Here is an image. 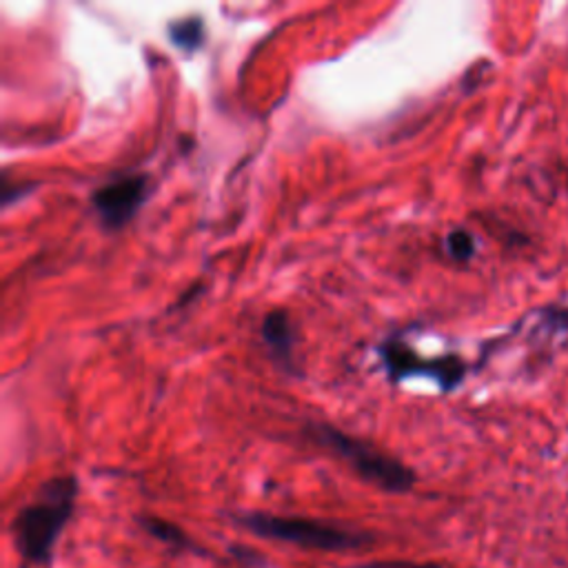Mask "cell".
Wrapping results in <instances>:
<instances>
[{
	"label": "cell",
	"instance_id": "obj_11",
	"mask_svg": "<svg viewBox=\"0 0 568 568\" xmlns=\"http://www.w3.org/2000/svg\"><path fill=\"white\" fill-rule=\"evenodd\" d=\"M544 324L552 331H568V307L564 309H548L544 313Z\"/></svg>",
	"mask_w": 568,
	"mask_h": 568
},
{
	"label": "cell",
	"instance_id": "obj_4",
	"mask_svg": "<svg viewBox=\"0 0 568 568\" xmlns=\"http://www.w3.org/2000/svg\"><path fill=\"white\" fill-rule=\"evenodd\" d=\"M389 378L400 380L409 375H428L433 378L444 391H453L462 380L466 364L457 355L435 358V360H420L417 353L400 340H386L380 349Z\"/></svg>",
	"mask_w": 568,
	"mask_h": 568
},
{
	"label": "cell",
	"instance_id": "obj_6",
	"mask_svg": "<svg viewBox=\"0 0 568 568\" xmlns=\"http://www.w3.org/2000/svg\"><path fill=\"white\" fill-rule=\"evenodd\" d=\"M262 340L273 360H278L285 369H291L293 358V329L289 313L285 309H276L262 320Z\"/></svg>",
	"mask_w": 568,
	"mask_h": 568
},
{
	"label": "cell",
	"instance_id": "obj_5",
	"mask_svg": "<svg viewBox=\"0 0 568 568\" xmlns=\"http://www.w3.org/2000/svg\"><path fill=\"white\" fill-rule=\"evenodd\" d=\"M149 196V176L132 174L105 183L92 194V205L110 231L123 229Z\"/></svg>",
	"mask_w": 568,
	"mask_h": 568
},
{
	"label": "cell",
	"instance_id": "obj_10",
	"mask_svg": "<svg viewBox=\"0 0 568 568\" xmlns=\"http://www.w3.org/2000/svg\"><path fill=\"white\" fill-rule=\"evenodd\" d=\"M355 568H442L435 561H409V559H382V561H369L360 564Z\"/></svg>",
	"mask_w": 568,
	"mask_h": 568
},
{
	"label": "cell",
	"instance_id": "obj_2",
	"mask_svg": "<svg viewBox=\"0 0 568 568\" xmlns=\"http://www.w3.org/2000/svg\"><path fill=\"white\" fill-rule=\"evenodd\" d=\"M238 524L258 537L293 544L309 550H322V552L360 550L373 541V535L366 530L331 524L322 519H311V517L245 513L238 517Z\"/></svg>",
	"mask_w": 568,
	"mask_h": 568
},
{
	"label": "cell",
	"instance_id": "obj_7",
	"mask_svg": "<svg viewBox=\"0 0 568 568\" xmlns=\"http://www.w3.org/2000/svg\"><path fill=\"white\" fill-rule=\"evenodd\" d=\"M141 526L152 535L156 537L158 541L172 546V548H178V550H198V544L174 521H167L163 517H152V515H143L138 517Z\"/></svg>",
	"mask_w": 568,
	"mask_h": 568
},
{
	"label": "cell",
	"instance_id": "obj_3",
	"mask_svg": "<svg viewBox=\"0 0 568 568\" xmlns=\"http://www.w3.org/2000/svg\"><path fill=\"white\" fill-rule=\"evenodd\" d=\"M313 437L318 444L333 451L344 459L364 482L386 490V493H409L415 486V473L393 455L380 451L378 446L347 435L329 424H313Z\"/></svg>",
	"mask_w": 568,
	"mask_h": 568
},
{
	"label": "cell",
	"instance_id": "obj_9",
	"mask_svg": "<svg viewBox=\"0 0 568 568\" xmlns=\"http://www.w3.org/2000/svg\"><path fill=\"white\" fill-rule=\"evenodd\" d=\"M444 251L448 254L451 260L464 265V262L473 260L475 254H477L475 236L468 234L466 229H453V231L444 238Z\"/></svg>",
	"mask_w": 568,
	"mask_h": 568
},
{
	"label": "cell",
	"instance_id": "obj_8",
	"mask_svg": "<svg viewBox=\"0 0 568 568\" xmlns=\"http://www.w3.org/2000/svg\"><path fill=\"white\" fill-rule=\"evenodd\" d=\"M172 43L185 52H196L205 43V23L198 17H189L169 28Z\"/></svg>",
	"mask_w": 568,
	"mask_h": 568
},
{
	"label": "cell",
	"instance_id": "obj_1",
	"mask_svg": "<svg viewBox=\"0 0 568 568\" xmlns=\"http://www.w3.org/2000/svg\"><path fill=\"white\" fill-rule=\"evenodd\" d=\"M76 499L79 479L74 475L52 477L37 488L12 524L14 546L23 561L43 566L52 559L54 546L74 515Z\"/></svg>",
	"mask_w": 568,
	"mask_h": 568
}]
</instances>
